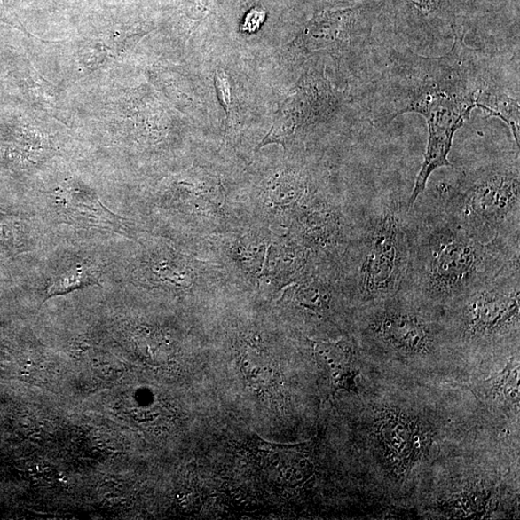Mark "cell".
Returning a JSON list of instances; mask_svg holds the SVG:
<instances>
[{
	"label": "cell",
	"mask_w": 520,
	"mask_h": 520,
	"mask_svg": "<svg viewBox=\"0 0 520 520\" xmlns=\"http://www.w3.org/2000/svg\"><path fill=\"white\" fill-rule=\"evenodd\" d=\"M485 58L469 48L455 32L450 51L440 58H425L412 51L393 52L378 85L380 106L376 121L391 122L405 113H416L428 124L424 161L406 202L413 209L437 169L451 167L448 154L456 132L475 108L483 109L495 88Z\"/></svg>",
	"instance_id": "cell-1"
},
{
	"label": "cell",
	"mask_w": 520,
	"mask_h": 520,
	"mask_svg": "<svg viewBox=\"0 0 520 520\" xmlns=\"http://www.w3.org/2000/svg\"><path fill=\"white\" fill-rule=\"evenodd\" d=\"M519 239H474L437 208L412 209V242L403 292L432 310H448L519 262Z\"/></svg>",
	"instance_id": "cell-2"
},
{
	"label": "cell",
	"mask_w": 520,
	"mask_h": 520,
	"mask_svg": "<svg viewBox=\"0 0 520 520\" xmlns=\"http://www.w3.org/2000/svg\"><path fill=\"white\" fill-rule=\"evenodd\" d=\"M437 209L480 241L519 239V153L463 173Z\"/></svg>",
	"instance_id": "cell-3"
},
{
	"label": "cell",
	"mask_w": 520,
	"mask_h": 520,
	"mask_svg": "<svg viewBox=\"0 0 520 520\" xmlns=\"http://www.w3.org/2000/svg\"><path fill=\"white\" fill-rule=\"evenodd\" d=\"M412 209L406 203L382 201L368 213L355 241L352 291L361 306L397 295L408 274Z\"/></svg>",
	"instance_id": "cell-4"
},
{
	"label": "cell",
	"mask_w": 520,
	"mask_h": 520,
	"mask_svg": "<svg viewBox=\"0 0 520 520\" xmlns=\"http://www.w3.org/2000/svg\"><path fill=\"white\" fill-rule=\"evenodd\" d=\"M519 263L473 290L446 311L456 313L459 336L467 343L496 341L518 333Z\"/></svg>",
	"instance_id": "cell-5"
},
{
	"label": "cell",
	"mask_w": 520,
	"mask_h": 520,
	"mask_svg": "<svg viewBox=\"0 0 520 520\" xmlns=\"http://www.w3.org/2000/svg\"><path fill=\"white\" fill-rule=\"evenodd\" d=\"M368 337L404 354H428L436 347L437 329L428 318L426 306L409 294L400 291L387 300L366 306Z\"/></svg>",
	"instance_id": "cell-6"
},
{
	"label": "cell",
	"mask_w": 520,
	"mask_h": 520,
	"mask_svg": "<svg viewBox=\"0 0 520 520\" xmlns=\"http://www.w3.org/2000/svg\"><path fill=\"white\" fill-rule=\"evenodd\" d=\"M360 9H347L314 18L299 38L298 46L307 53L348 47L369 35L359 26Z\"/></svg>",
	"instance_id": "cell-7"
},
{
	"label": "cell",
	"mask_w": 520,
	"mask_h": 520,
	"mask_svg": "<svg viewBox=\"0 0 520 520\" xmlns=\"http://www.w3.org/2000/svg\"><path fill=\"white\" fill-rule=\"evenodd\" d=\"M316 363L329 373L333 394L341 390L357 391L355 369L356 347L351 342L341 339L337 342L314 341L308 338Z\"/></svg>",
	"instance_id": "cell-8"
},
{
	"label": "cell",
	"mask_w": 520,
	"mask_h": 520,
	"mask_svg": "<svg viewBox=\"0 0 520 520\" xmlns=\"http://www.w3.org/2000/svg\"><path fill=\"white\" fill-rule=\"evenodd\" d=\"M63 203L72 217L90 225H101L107 229H121L122 217L110 212L99 201L83 189L64 190Z\"/></svg>",
	"instance_id": "cell-9"
},
{
	"label": "cell",
	"mask_w": 520,
	"mask_h": 520,
	"mask_svg": "<svg viewBox=\"0 0 520 520\" xmlns=\"http://www.w3.org/2000/svg\"><path fill=\"white\" fill-rule=\"evenodd\" d=\"M99 272L95 266L77 264L56 276L47 289V299L98 284Z\"/></svg>",
	"instance_id": "cell-10"
},
{
	"label": "cell",
	"mask_w": 520,
	"mask_h": 520,
	"mask_svg": "<svg viewBox=\"0 0 520 520\" xmlns=\"http://www.w3.org/2000/svg\"><path fill=\"white\" fill-rule=\"evenodd\" d=\"M296 302L299 306L322 316L331 309L332 292L323 281L313 280L296 294Z\"/></svg>",
	"instance_id": "cell-11"
},
{
	"label": "cell",
	"mask_w": 520,
	"mask_h": 520,
	"mask_svg": "<svg viewBox=\"0 0 520 520\" xmlns=\"http://www.w3.org/2000/svg\"><path fill=\"white\" fill-rule=\"evenodd\" d=\"M215 83H217L218 96L225 111H229L231 106V91L229 78L223 71L215 75Z\"/></svg>",
	"instance_id": "cell-12"
},
{
	"label": "cell",
	"mask_w": 520,
	"mask_h": 520,
	"mask_svg": "<svg viewBox=\"0 0 520 520\" xmlns=\"http://www.w3.org/2000/svg\"><path fill=\"white\" fill-rule=\"evenodd\" d=\"M406 2L424 16L432 14L442 4V0H406Z\"/></svg>",
	"instance_id": "cell-13"
},
{
	"label": "cell",
	"mask_w": 520,
	"mask_h": 520,
	"mask_svg": "<svg viewBox=\"0 0 520 520\" xmlns=\"http://www.w3.org/2000/svg\"><path fill=\"white\" fill-rule=\"evenodd\" d=\"M322 2L324 4H329V5H335V4H338L356 2V0H322Z\"/></svg>",
	"instance_id": "cell-14"
}]
</instances>
